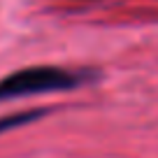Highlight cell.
I'll list each match as a JSON object with an SVG mask.
<instances>
[{
    "mask_svg": "<svg viewBox=\"0 0 158 158\" xmlns=\"http://www.w3.org/2000/svg\"><path fill=\"white\" fill-rule=\"evenodd\" d=\"M77 84H81V74H74L65 68H54V65L23 68L0 79V100L49 93V91H68Z\"/></svg>",
    "mask_w": 158,
    "mask_h": 158,
    "instance_id": "obj_1",
    "label": "cell"
},
{
    "mask_svg": "<svg viewBox=\"0 0 158 158\" xmlns=\"http://www.w3.org/2000/svg\"><path fill=\"white\" fill-rule=\"evenodd\" d=\"M40 116H42V112H28V114H14V116H5V118H0V133H2V130L14 128V126L30 123V121H35V118H40Z\"/></svg>",
    "mask_w": 158,
    "mask_h": 158,
    "instance_id": "obj_2",
    "label": "cell"
}]
</instances>
